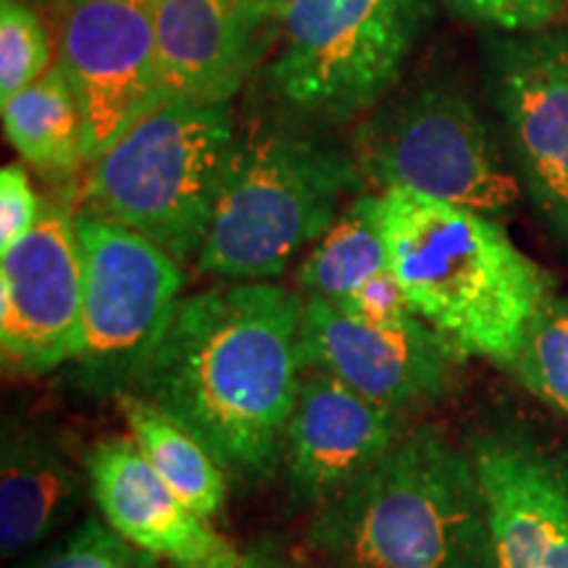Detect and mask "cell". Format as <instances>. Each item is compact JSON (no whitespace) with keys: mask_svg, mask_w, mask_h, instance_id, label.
Returning <instances> with one entry per match:
<instances>
[{"mask_svg":"<svg viewBox=\"0 0 568 568\" xmlns=\"http://www.w3.org/2000/svg\"><path fill=\"white\" fill-rule=\"evenodd\" d=\"M303 297L274 282H226L182 297L138 393L187 426L224 471L266 477L301 389Z\"/></svg>","mask_w":568,"mask_h":568,"instance_id":"6da1fadb","label":"cell"},{"mask_svg":"<svg viewBox=\"0 0 568 568\" xmlns=\"http://www.w3.org/2000/svg\"><path fill=\"white\" fill-rule=\"evenodd\" d=\"M382 226L410 311L460 358L514 368L531 318L556 295L550 274L497 219L406 190L382 193Z\"/></svg>","mask_w":568,"mask_h":568,"instance_id":"7a4b0ae2","label":"cell"},{"mask_svg":"<svg viewBox=\"0 0 568 568\" xmlns=\"http://www.w3.org/2000/svg\"><path fill=\"white\" fill-rule=\"evenodd\" d=\"M305 545L316 568H493L471 453L432 424L406 429L316 508Z\"/></svg>","mask_w":568,"mask_h":568,"instance_id":"3957f363","label":"cell"},{"mask_svg":"<svg viewBox=\"0 0 568 568\" xmlns=\"http://www.w3.org/2000/svg\"><path fill=\"white\" fill-rule=\"evenodd\" d=\"M366 180L351 151L314 134L255 124L237 132L197 272L222 282H268L324 237Z\"/></svg>","mask_w":568,"mask_h":568,"instance_id":"277c9868","label":"cell"},{"mask_svg":"<svg viewBox=\"0 0 568 568\" xmlns=\"http://www.w3.org/2000/svg\"><path fill=\"white\" fill-rule=\"evenodd\" d=\"M237 124L230 103H166L90 161L82 211L130 226L184 266L197 258Z\"/></svg>","mask_w":568,"mask_h":568,"instance_id":"5b68a950","label":"cell"},{"mask_svg":"<svg viewBox=\"0 0 568 568\" xmlns=\"http://www.w3.org/2000/svg\"><path fill=\"white\" fill-rule=\"evenodd\" d=\"M432 17L429 0H276L266 88L301 116L347 122L385 101Z\"/></svg>","mask_w":568,"mask_h":568,"instance_id":"8992f818","label":"cell"},{"mask_svg":"<svg viewBox=\"0 0 568 568\" xmlns=\"http://www.w3.org/2000/svg\"><path fill=\"white\" fill-rule=\"evenodd\" d=\"M347 151L366 184L382 193L406 190L493 219L521 201V176L485 116L447 84L385 98L355 126Z\"/></svg>","mask_w":568,"mask_h":568,"instance_id":"52a82bcc","label":"cell"},{"mask_svg":"<svg viewBox=\"0 0 568 568\" xmlns=\"http://www.w3.org/2000/svg\"><path fill=\"white\" fill-rule=\"evenodd\" d=\"M84 297L74 364L84 387L116 395L140 368L182 303L184 268L153 240L101 213L77 211Z\"/></svg>","mask_w":568,"mask_h":568,"instance_id":"ba28073f","label":"cell"},{"mask_svg":"<svg viewBox=\"0 0 568 568\" xmlns=\"http://www.w3.org/2000/svg\"><path fill=\"white\" fill-rule=\"evenodd\" d=\"M55 45L82 105L90 163L159 109L155 0H67Z\"/></svg>","mask_w":568,"mask_h":568,"instance_id":"9c48e42d","label":"cell"},{"mask_svg":"<svg viewBox=\"0 0 568 568\" xmlns=\"http://www.w3.org/2000/svg\"><path fill=\"white\" fill-rule=\"evenodd\" d=\"M487 74L524 190L568 245V30L495 38Z\"/></svg>","mask_w":568,"mask_h":568,"instance_id":"30bf717a","label":"cell"},{"mask_svg":"<svg viewBox=\"0 0 568 568\" xmlns=\"http://www.w3.org/2000/svg\"><path fill=\"white\" fill-rule=\"evenodd\" d=\"M77 211L45 201L34 230L0 253V358L6 374L40 376L74 361L82 326Z\"/></svg>","mask_w":568,"mask_h":568,"instance_id":"8fae6325","label":"cell"},{"mask_svg":"<svg viewBox=\"0 0 568 568\" xmlns=\"http://www.w3.org/2000/svg\"><path fill=\"white\" fill-rule=\"evenodd\" d=\"M464 361L422 318L376 324L326 297L305 295L301 364L335 376L368 400L406 416L429 406L453 385Z\"/></svg>","mask_w":568,"mask_h":568,"instance_id":"7c38bea8","label":"cell"},{"mask_svg":"<svg viewBox=\"0 0 568 568\" xmlns=\"http://www.w3.org/2000/svg\"><path fill=\"white\" fill-rule=\"evenodd\" d=\"M493 568H568V460L518 429L474 439Z\"/></svg>","mask_w":568,"mask_h":568,"instance_id":"4fadbf2b","label":"cell"},{"mask_svg":"<svg viewBox=\"0 0 568 568\" xmlns=\"http://www.w3.org/2000/svg\"><path fill=\"white\" fill-rule=\"evenodd\" d=\"M276 32V0H155L159 105L230 103Z\"/></svg>","mask_w":568,"mask_h":568,"instance_id":"5bb4252c","label":"cell"},{"mask_svg":"<svg viewBox=\"0 0 568 568\" xmlns=\"http://www.w3.org/2000/svg\"><path fill=\"white\" fill-rule=\"evenodd\" d=\"M403 414L368 400L335 376L303 368L282 458L290 489L305 508H322L397 443Z\"/></svg>","mask_w":568,"mask_h":568,"instance_id":"9a60e30c","label":"cell"},{"mask_svg":"<svg viewBox=\"0 0 568 568\" xmlns=\"http://www.w3.org/2000/svg\"><path fill=\"white\" fill-rule=\"evenodd\" d=\"M98 514L126 542L169 564H216L240 550L197 516L148 464L132 437H105L84 456Z\"/></svg>","mask_w":568,"mask_h":568,"instance_id":"2e32d148","label":"cell"},{"mask_svg":"<svg viewBox=\"0 0 568 568\" xmlns=\"http://www.w3.org/2000/svg\"><path fill=\"white\" fill-rule=\"evenodd\" d=\"M88 477L40 429L6 422L0 443V552L17 558L67 527Z\"/></svg>","mask_w":568,"mask_h":568,"instance_id":"e0dca14e","label":"cell"},{"mask_svg":"<svg viewBox=\"0 0 568 568\" xmlns=\"http://www.w3.org/2000/svg\"><path fill=\"white\" fill-rule=\"evenodd\" d=\"M3 130L21 159L51 182L69 180L88 163L82 105L59 63L3 98Z\"/></svg>","mask_w":568,"mask_h":568,"instance_id":"ac0fdd59","label":"cell"},{"mask_svg":"<svg viewBox=\"0 0 568 568\" xmlns=\"http://www.w3.org/2000/svg\"><path fill=\"white\" fill-rule=\"evenodd\" d=\"M132 443L140 447L153 471L195 510L211 518L222 514L226 503L224 466L187 426L132 389L113 395Z\"/></svg>","mask_w":568,"mask_h":568,"instance_id":"d6986e66","label":"cell"},{"mask_svg":"<svg viewBox=\"0 0 568 568\" xmlns=\"http://www.w3.org/2000/svg\"><path fill=\"white\" fill-rule=\"evenodd\" d=\"M387 268L382 193H361L339 211L324 237L311 245L295 268V282L303 293L345 303L361 284Z\"/></svg>","mask_w":568,"mask_h":568,"instance_id":"ffe728a7","label":"cell"},{"mask_svg":"<svg viewBox=\"0 0 568 568\" xmlns=\"http://www.w3.org/2000/svg\"><path fill=\"white\" fill-rule=\"evenodd\" d=\"M514 374L537 400L568 418V297L550 295L531 318Z\"/></svg>","mask_w":568,"mask_h":568,"instance_id":"44dd1931","label":"cell"},{"mask_svg":"<svg viewBox=\"0 0 568 568\" xmlns=\"http://www.w3.org/2000/svg\"><path fill=\"white\" fill-rule=\"evenodd\" d=\"M51 34L24 0H0V98H11L51 69Z\"/></svg>","mask_w":568,"mask_h":568,"instance_id":"7402d4cb","label":"cell"},{"mask_svg":"<svg viewBox=\"0 0 568 568\" xmlns=\"http://www.w3.org/2000/svg\"><path fill=\"white\" fill-rule=\"evenodd\" d=\"M159 560L134 548L103 521L88 516L53 548L42 550L21 568H153Z\"/></svg>","mask_w":568,"mask_h":568,"instance_id":"603a6c76","label":"cell"},{"mask_svg":"<svg viewBox=\"0 0 568 568\" xmlns=\"http://www.w3.org/2000/svg\"><path fill=\"white\" fill-rule=\"evenodd\" d=\"M443 3L474 24L493 27L506 34L548 30L564 9L560 0H443Z\"/></svg>","mask_w":568,"mask_h":568,"instance_id":"cb8c5ba5","label":"cell"},{"mask_svg":"<svg viewBox=\"0 0 568 568\" xmlns=\"http://www.w3.org/2000/svg\"><path fill=\"white\" fill-rule=\"evenodd\" d=\"M45 201L34 193L30 174L19 163H9L0 172V253L19 245L40 222Z\"/></svg>","mask_w":568,"mask_h":568,"instance_id":"d4e9b609","label":"cell"},{"mask_svg":"<svg viewBox=\"0 0 568 568\" xmlns=\"http://www.w3.org/2000/svg\"><path fill=\"white\" fill-rule=\"evenodd\" d=\"M337 305H343V308L376 324H406L410 318H416L400 282L395 280V274L389 268L372 276L366 284H361L345 303Z\"/></svg>","mask_w":568,"mask_h":568,"instance_id":"484cf974","label":"cell"},{"mask_svg":"<svg viewBox=\"0 0 568 568\" xmlns=\"http://www.w3.org/2000/svg\"><path fill=\"white\" fill-rule=\"evenodd\" d=\"M172 568H295L287 566L284 560L264 552H240L237 558L216 560V564H174Z\"/></svg>","mask_w":568,"mask_h":568,"instance_id":"4316f807","label":"cell"},{"mask_svg":"<svg viewBox=\"0 0 568 568\" xmlns=\"http://www.w3.org/2000/svg\"><path fill=\"white\" fill-rule=\"evenodd\" d=\"M560 3H568V0H560Z\"/></svg>","mask_w":568,"mask_h":568,"instance_id":"83f0119b","label":"cell"}]
</instances>
